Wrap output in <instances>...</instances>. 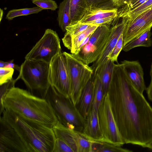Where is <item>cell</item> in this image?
I'll return each instance as SVG.
<instances>
[{
	"instance_id": "20",
	"label": "cell",
	"mask_w": 152,
	"mask_h": 152,
	"mask_svg": "<svg viewBox=\"0 0 152 152\" xmlns=\"http://www.w3.org/2000/svg\"><path fill=\"white\" fill-rule=\"evenodd\" d=\"M87 8V0H69L70 24L80 21Z\"/></svg>"
},
{
	"instance_id": "7",
	"label": "cell",
	"mask_w": 152,
	"mask_h": 152,
	"mask_svg": "<svg viewBox=\"0 0 152 152\" xmlns=\"http://www.w3.org/2000/svg\"><path fill=\"white\" fill-rule=\"evenodd\" d=\"M98 116L104 142L120 146L125 144L114 117L108 92L103 95Z\"/></svg>"
},
{
	"instance_id": "6",
	"label": "cell",
	"mask_w": 152,
	"mask_h": 152,
	"mask_svg": "<svg viewBox=\"0 0 152 152\" xmlns=\"http://www.w3.org/2000/svg\"><path fill=\"white\" fill-rule=\"evenodd\" d=\"M67 60L71 83L70 99L73 104H78L82 91L91 79L93 71L88 65L77 55L64 52Z\"/></svg>"
},
{
	"instance_id": "3",
	"label": "cell",
	"mask_w": 152,
	"mask_h": 152,
	"mask_svg": "<svg viewBox=\"0 0 152 152\" xmlns=\"http://www.w3.org/2000/svg\"><path fill=\"white\" fill-rule=\"evenodd\" d=\"M2 117L18 132L29 152H53L56 137L52 127L5 109Z\"/></svg>"
},
{
	"instance_id": "42",
	"label": "cell",
	"mask_w": 152,
	"mask_h": 152,
	"mask_svg": "<svg viewBox=\"0 0 152 152\" xmlns=\"http://www.w3.org/2000/svg\"><path fill=\"white\" fill-rule=\"evenodd\" d=\"M132 0H124L123 2V6L126 5V4H127L128 3H129V2H130Z\"/></svg>"
},
{
	"instance_id": "23",
	"label": "cell",
	"mask_w": 152,
	"mask_h": 152,
	"mask_svg": "<svg viewBox=\"0 0 152 152\" xmlns=\"http://www.w3.org/2000/svg\"><path fill=\"white\" fill-rule=\"evenodd\" d=\"M57 20L59 26L64 32L66 26L70 23L69 0H64L58 7Z\"/></svg>"
},
{
	"instance_id": "28",
	"label": "cell",
	"mask_w": 152,
	"mask_h": 152,
	"mask_svg": "<svg viewBox=\"0 0 152 152\" xmlns=\"http://www.w3.org/2000/svg\"><path fill=\"white\" fill-rule=\"evenodd\" d=\"M87 8L92 10H111L116 8L111 0H87Z\"/></svg>"
},
{
	"instance_id": "2",
	"label": "cell",
	"mask_w": 152,
	"mask_h": 152,
	"mask_svg": "<svg viewBox=\"0 0 152 152\" xmlns=\"http://www.w3.org/2000/svg\"><path fill=\"white\" fill-rule=\"evenodd\" d=\"M4 105L5 109L51 127L58 121L45 99L18 87H15L9 91L5 97Z\"/></svg>"
},
{
	"instance_id": "16",
	"label": "cell",
	"mask_w": 152,
	"mask_h": 152,
	"mask_svg": "<svg viewBox=\"0 0 152 152\" xmlns=\"http://www.w3.org/2000/svg\"><path fill=\"white\" fill-rule=\"evenodd\" d=\"M56 138H59L65 142L74 152H78L80 140L82 137L80 132L69 129L59 121L52 127Z\"/></svg>"
},
{
	"instance_id": "31",
	"label": "cell",
	"mask_w": 152,
	"mask_h": 152,
	"mask_svg": "<svg viewBox=\"0 0 152 152\" xmlns=\"http://www.w3.org/2000/svg\"><path fill=\"white\" fill-rule=\"evenodd\" d=\"M123 33L121 35L113 49L107 57V58L118 64V58L123 46Z\"/></svg>"
},
{
	"instance_id": "18",
	"label": "cell",
	"mask_w": 152,
	"mask_h": 152,
	"mask_svg": "<svg viewBox=\"0 0 152 152\" xmlns=\"http://www.w3.org/2000/svg\"><path fill=\"white\" fill-rule=\"evenodd\" d=\"M115 64L109 59L102 64L93 74H96L100 78L104 95L108 91L112 79Z\"/></svg>"
},
{
	"instance_id": "26",
	"label": "cell",
	"mask_w": 152,
	"mask_h": 152,
	"mask_svg": "<svg viewBox=\"0 0 152 152\" xmlns=\"http://www.w3.org/2000/svg\"><path fill=\"white\" fill-rule=\"evenodd\" d=\"M99 26H91L74 38L72 41L68 49L71 53L77 55L80 51V46L83 40L93 33Z\"/></svg>"
},
{
	"instance_id": "25",
	"label": "cell",
	"mask_w": 152,
	"mask_h": 152,
	"mask_svg": "<svg viewBox=\"0 0 152 152\" xmlns=\"http://www.w3.org/2000/svg\"><path fill=\"white\" fill-rule=\"evenodd\" d=\"M132 151L105 142H92L91 152H131Z\"/></svg>"
},
{
	"instance_id": "40",
	"label": "cell",
	"mask_w": 152,
	"mask_h": 152,
	"mask_svg": "<svg viewBox=\"0 0 152 152\" xmlns=\"http://www.w3.org/2000/svg\"><path fill=\"white\" fill-rule=\"evenodd\" d=\"M145 148H148L152 150V141L147 144Z\"/></svg>"
},
{
	"instance_id": "33",
	"label": "cell",
	"mask_w": 152,
	"mask_h": 152,
	"mask_svg": "<svg viewBox=\"0 0 152 152\" xmlns=\"http://www.w3.org/2000/svg\"><path fill=\"white\" fill-rule=\"evenodd\" d=\"M32 2L43 10L49 9L55 10L58 6L53 0H31Z\"/></svg>"
},
{
	"instance_id": "30",
	"label": "cell",
	"mask_w": 152,
	"mask_h": 152,
	"mask_svg": "<svg viewBox=\"0 0 152 152\" xmlns=\"http://www.w3.org/2000/svg\"><path fill=\"white\" fill-rule=\"evenodd\" d=\"M152 7V0H148L139 7L131 10L124 14L118 15L120 17H126L129 18V20H132L144 11Z\"/></svg>"
},
{
	"instance_id": "4",
	"label": "cell",
	"mask_w": 152,
	"mask_h": 152,
	"mask_svg": "<svg viewBox=\"0 0 152 152\" xmlns=\"http://www.w3.org/2000/svg\"><path fill=\"white\" fill-rule=\"evenodd\" d=\"M45 98L51 106L58 121L68 128L82 132L86 118L70 99L65 97L51 86Z\"/></svg>"
},
{
	"instance_id": "14",
	"label": "cell",
	"mask_w": 152,
	"mask_h": 152,
	"mask_svg": "<svg viewBox=\"0 0 152 152\" xmlns=\"http://www.w3.org/2000/svg\"><path fill=\"white\" fill-rule=\"evenodd\" d=\"M124 69L131 83L140 93L146 89L144 78V72L138 61L124 60L121 62Z\"/></svg>"
},
{
	"instance_id": "43",
	"label": "cell",
	"mask_w": 152,
	"mask_h": 152,
	"mask_svg": "<svg viewBox=\"0 0 152 152\" xmlns=\"http://www.w3.org/2000/svg\"><path fill=\"white\" fill-rule=\"evenodd\" d=\"M0 22L1 21V20H2V17H3V10L2 9H0Z\"/></svg>"
},
{
	"instance_id": "32",
	"label": "cell",
	"mask_w": 152,
	"mask_h": 152,
	"mask_svg": "<svg viewBox=\"0 0 152 152\" xmlns=\"http://www.w3.org/2000/svg\"><path fill=\"white\" fill-rule=\"evenodd\" d=\"M148 0H133L126 5L122 6L118 10V14L122 15L129 11L134 9L141 6Z\"/></svg>"
},
{
	"instance_id": "38",
	"label": "cell",
	"mask_w": 152,
	"mask_h": 152,
	"mask_svg": "<svg viewBox=\"0 0 152 152\" xmlns=\"http://www.w3.org/2000/svg\"><path fill=\"white\" fill-rule=\"evenodd\" d=\"M4 67L11 68L16 69L19 71H20V66L16 65L13 63V60L7 62V64Z\"/></svg>"
},
{
	"instance_id": "34",
	"label": "cell",
	"mask_w": 152,
	"mask_h": 152,
	"mask_svg": "<svg viewBox=\"0 0 152 152\" xmlns=\"http://www.w3.org/2000/svg\"><path fill=\"white\" fill-rule=\"evenodd\" d=\"M14 70L11 68L0 67V85L12 79Z\"/></svg>"
},
{
	"instance_id": "17",
	"label": "cell",
	"mask_w": 152,
	"mask_h": 152,
	"mask_svg": "<svg viewBox=\"0 0 152 152\" xmlns=\"http://www.w3.org/2000/svg\"><path fill=\"white\" fill-rule=\"evenodd\" d=\"M94 85L92 77L83 89L78 104L80 112L86 118L92 109Z\"/></svg>"
},
{
	"instance_id": "15",
	"label": "cell",
	"mask_w": 152,
	"mask_h": 152,
	"mask_svg": "<svg viewBox=\"0 0 152 152\" xmlns=\"http://www.w3.org/2000/svg\"><path fill=\"white\" fill-rule=\"evenodd\" d=\"M81 133L92 142H105L100 126L98 112L92 108L89 112Z\"/></svg>"
},
{
	"instance_id": "19",
	"label": "cell",
	"mask_w": 152,
	"mask_h": 152,
	"mask_svg": "<svg viewBox=\"0 0 152 152\" xmlns=\"http://www.w3.org/2000/svg\"><path fill=\"white\" fill-rule=\"evenodd\" d=\"M118 16L116 8L111 10H92L87 8L79 23L87 24L96 20L109 17L116 18Z\"/></svg>"
},
{
	"instance_id": "29",
	"label": "cell",
	"mask_w": 152,
	"mask_h": 152,
	"mask_svg": "<svg viewBox=\"0 0 152 152\" xmlns=\"http://www.w3.org/2000/svg\"><path fill=\"white\" fill-rule=\"evenodd\" d=\"M18 80L19 79L17 78L15 80L12 79L7 82L0 85V114L1 115L3 113L5 110L4 101L5 97L9 91L15 87V84Z\"/></svg>"
},
{
	"instance_id": "22",
	"label": "cell",
	"mask_w": 152,
	"mask_h": 152,
	"mask_svg": "<svg viewBox=\"0 0 152 152\" xmlns=\"http://www.w3.org/2000/svg\"><path fill=\"white\" fill-rule=\"evenodd\" d=\"M151 28L149 29L139 36L129 41L123 46L122 50L127 52L137 47H149L151 46L152 40L151 38Z\"/></svg>"
},
{
	"instance_id": "10",
	"label": "cell",
	"mask_w": 152,
	"mask_h": 152,
	"mask_svg": "<svg viewBox=\"0 0 152 152\" xmlns=\"http://www.w3.org/2000/svg\"><path fill=\"white\" fill-rule=\"evenodd\" d=\"M110 28L107 25L99 26L92 34L87 43L77 55L88 65L95 62L106 45L110 34Z\"/></svg>"
},
{
	"instance_id": "41",
	"label": "cell",
	"mask_w": 152,
	"mask_h": 152,
	"mask_svg": "<svg viewBox=\"0 0 152 152\" xmlns=\"http://www.w3.org/2000/svg\"><path fill=\"white\" fill-rule=\"evenodd\" d=\"M7 62H4L2 61H0V67H4L6 64Z\"/></svg>"
},
{
	"instance_id": "13",
	"label": "cell",
	"mask_w": 152,
	"mask_h": 152,
	"mask_svg": "<svg viewBox=\"0 0 152 152\" xmlns=\"http://www.w3.org/2000/svg\"><path fill=\"white\" fill-rule=\"evenodd\" d=\"M152 27V7L129 20L123 33V46Z\"/></svg>"
},
{
	"instance_id": "21",
	"label": "cell",
	"mask_w": 152,
	"mask_h": 152,
	"mask_svg": "<svg viewBox=\"0 0 152 152\" xmlns=\"http://www.w3.org/2000/svg\"><path fill=\"white\" fill-rule=\"evenodd\" d=\"M91 26L78 22L70 24L66 27V33L62 39L64 46L68 49L74 38Z\"/></svg>"
},
{
	"instance_id": "11",
	"label": "cell",
	"mask_w": 152,
	"mask_h": 152,
	"mask_svg": "<svg viewBox=\"0 0 152 152\" xmlns=\"http://www.w3.org/2000/svg\"><path fill=\"white\" fill-rule=\"evenodd\" d=\"M0 124V152H29L19 134L2 117Z\"/></svg>"
},
{
	"instance_id": "24",
	"label": "cell",
	"mask_w": 152,
	"mask_h": 152,
	"mask_svg": "<svg viewBox=\"0 0 152 152\" xmlns=\"http://www.w3.org/2000/svg\"><path fill=\"white\" fill-rule=\"evenodd\" d=\"M94 82V89L92 108L98 112L104 95L102 83L100 77L96 74L92 76Z\"/></svg>"
},
{
	"instance_id": "12",
	"label": "cell",
	"mask_w": 152,
	"mask_h": 152,
	"mask_svg": "<svg viewBox=\"0 0 152 152\" xmlns=\"http://www.w3.org/2000/svg\"><path fill=\"white\" fill-rule=\"evenodd\" d=\"M129 18L126 17H120L118 16L112 23L110 27V34L106 45L97 59L91 67L95 73L98 68L107 60V56L115 46L118 38L123 32Z\"/></svg>"
},
{
	"instance_id": "9",
	"label": "cell",
	"mask_w": 152,
	"mask_h": 152,
	"mask_svg": "<svg viewBox=\"0 0 152 152\" xmlns=\"http://www.w3.org/2000/svg\"><path fill=\"white\" fill-rule=\"evenodd\" d=\"M51 86L59 94L70 99L71 83L66 58L62 52L57 55L50 63Z\"/></svg>"
},
{
	"instance_id": "35",
	"label": "cell",
	"mask_w": 152,
	"mask_h": 152,
	"mask_svg": "<svg viewBox=\"0 0 152 152\" xmlns=\"http://www.w3.org/2000/svg\"><path fill=\"white\" fill-rule=\"evenodd\" d=\"M53 152H74L64 141L59 138H56Z\"/></svg>"
},
{
	"instance_id": "27",
	"label": "cell",
	"mask_w": 152,
	"mask_h": 152,
	"mask_svg": "<svg viewBox=\"0 0 152 152\" xmlns=\"http://www.w3.org/2000/svg\"><path fill=\"white\" fill-rule=\"evenodd\" d=\"M43 10L42 9L38 7L30 8L13 9L8 12L6 18L8 20H11L16 17L37 13Z\"/></svg>"
},
{
	"instance_id": "36",
	"label": "cell",
	"mask_w": 152,
	"mask_h": 152,
	"mask_svg": "<svg viewBox=\"0 0 152 152\" xmlns=\"http://www.w3.org/2000/svg\"><path fill=\"white\" fill-rule=\"evenodd\" d=\"M116 17H109L98 19L89 22L86 24L96 26H99L104 25H110L112 23L114 19Z\"/></svg>"
},
{
	"instance_id": "1",
	"label": "cell",
	"mask_w": 152,
	"mask_h": 152,
	"mask_svg": "<svg viewBox=\"0 0 152 152\" xmlns=\"http://www.w3.org/2000/svg\"><path fill=\"white\" fill-rule=\"evenodd\" d=\"M108 92L125 144L145 148L152 141V107L134 86L121 64H115Z\"/></svg>"
},
{
	"instance_id": "8",
	"label": "cell",
	"mask_w": 152,
	"mask_h": 152,
	"mask_svg": "<svg viewBox=\"0 0 152 152\" xmlns=\"http://www.w3.org/2000/svg\"><path fill=\"white\" fill-rule=\"evenodd\" d=\"M60 40L55 31L46 29L41 39L25 57V59L40 60L50 64L61 52Z\"/></svg>"
},
{
	"instance_id": "37",
	"label": "cell",
	"mask_w": 152,
	"mask_h": 152,
	"mask_svg": "<svg viewBox=\"0 0 152 152\" xmlns=\"http://www.w3.org/2000/svg\"><path fill=\"white\" fill-rule=\"evenodd\" d=\"M150 75L151 77L150 83L146 90L148 99L152 102V62L151 66Z\"/></svg>"
},
{
	"instance_id": "5",
	"label": "cell",
	"mask_w": 152,
	"mask_h": 152,
	"mask_svg": "<svg viewBox=\"0 0 152 152\" xmlns=\"http://www.w3.org/2000/svg\"><path fill=\"white\" fill-rule=\"evenodd\" d=\"M50 64L43 61L25 59L17 78L21 79L31 92L45 98L51 85Z\"/></svg>"
},
{
	"instance_id": "39",
	"label": "cell",
	"mask_w": 152,
	"mask_h": 152,
	"mask_svg": "<svg viewBox=\"0 0 152 152\" xmlns=\"http://www.w3.org/2000/svg\"><path fill=\"white\" fill-rule=\"evenodd\" d=\"M113 3L115 8L118 10L123 5L124 0H111Z\"/></svg>"
}]
</instances>
